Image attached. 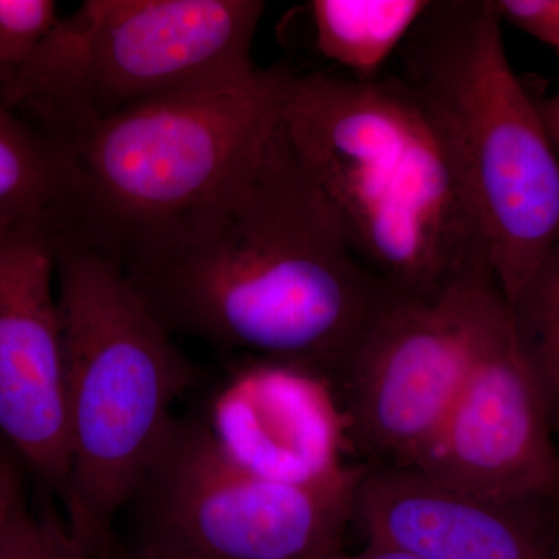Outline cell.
Instances as JSON below:
<instances>
[{"instance_id": "obj_19", "label": "cell", "mask_w": 559, "mask_h": 559, "mask_svg": "<svg viewBox=\"0 0 559 559\" xmlns=\"http://www.w3.org/2000/svg\"><path fill=\"white\" fill-rule=\"evenodd\" d=\"M500 21L509 22L559 55V0H492Z\"/></svg>"}, {"instance_id": "obj_5", "label": "cell", "mask_w": 559, "mask_h": 559, "mask_svg": "<svg viewBox=\"0 0 559 559\" xmlns=\"http://www.w3.org/2000/svg\"><path fill=\"white\" fill-rule=\"evenodd\" d=\"M500 24L492 0L430 2L399 55L450 140L511 301L559 242V156Z\"/></svg>"}, {"instance_id": "obj_11", "label": "cell", "mask_w": 559, "mask_h": 559, "mask_svg": "<svg viewBox=\"0 0 559 559\" xmlns=\"http://www.w3.org/2000/svg\"><path fill=\"white\" fill-rule=\"evenodd\" d=\"M213 443L241 469L289 487L347 479L348 419L329 374L249 358L198 412Z\"/></svg>"}, {"instance_id": "obj_15", "label": "cell", "mask_w": 559, "mask_h": 559, "mask_svg": "<svg viewBox=\"0 0 559 559\" xmlns=\"http://www.w3.org/2000/svg\"><path fill=\"white\" fill-rule=\"evenodd\" d=\"M64 200L60 151L0 98V229L38 223L58 231Z\"/></svg>"}, {"instance_id": "obj_8", "label": "cell", "mask_w": 559, "mask_h": 559, "mask_svg": "<svg viewBox=\"0 0 559 559\" xmlns=\"http://www.w3.org/2000/svg\"><path fill=\"white\" fill-rule=\"evenodd\" d=\"M406 468L485 499L558 506V441L510 307L440 428Z\"/></svg>"}, {"instance_id": "obj_24", "label": "cell", "mask_w": 559, "mask_h": 559, "mask_svg": "<svg viewBox=\"0 0 559 559\" xmlns=\"http://www.w3.org/2000/svg\"><path fill=\"white\" fill-rule=\"evenodd\" d=\"M558 509H559V500H558Z\"/></svg>"}, {"instance_id": "obj_18", "label": "cell", "mask_w": 559, "mask_h": 559, "mask_svg": "<svg viewBox=\"0 0 559 559\" xmlns=\"http://www.w3.org/2000/svg\"><path fill=\"white\" fill-rule=\"evenodd\" d=\"M0 559H97L72 535L64 520L27 507L0 540Z\"/></svg>"}, {"instance_id": "obj_7", "label": "cell", "mask_w": 559, "mask_h": 559, "mask_svg": "<svg viewBox=\"0 0 559 559\" xmlns=\"http://www.w3.org/2000/svg\"><path fill=\"white\" fill-rule=\"evenodd\" d=\"M509 307L489 271L426 299L389 294L333 377L349 437L377 463L409 466Z\"/></svg>"}, {"instance_id": "obj_9", "label": "cell", "mask_w": 559, "mask_h": 559, "mask_svg": "<svg viewBox=\"0 0 559 559\" xmlns=\"http://www.w3.org/2000/svg\"><path fill=\"white\" fill-rule=\"evenodd\" d=\"M264 9L260 0H100L94 39L97 119L246 83L260 69L252 46Z\"/></svg>"}, {"instance_id": "obj_14", "label": "cell", "mask_w": 559, "mask_h": 559, "mask_svg": "<svg viewBox=\"0 0 559 559\" xmlns=\"http://www.w3.org/2000/svg\"><path fill=\"white\" fill-rule=\"evenodd\" d=\"M429 0H314L316 47L341 72L359 80L380 76L403 46Z\"/></svg>"}, {"instance_id": "obj_2", "label": "cell", "mask_w": 559, "mask_h": 559, "mask_svg": "<svg viewBox=\"0 0 559 559\" xmlns=\"http://www.w3.org/2000/svg\"><path fill=\"white\" fill-rule=\"evenodd\" d=\"M280 123L390 294L426 299L492 272L450 140L403 76L296 73Z\"/></svg>"}, {"instance_id": "obj_3", "label": "cell", "mask_w": 559, "mask_h": 559, "mask_svg": "<svg viewBox=\"0 0 559 559\" xmlns=\"http://www.w3.org/2000/svg\"><path fill=\"white\" fill-rule=\"evenodd\" d=\"M296 73L142 103L84 124L57 145L66 200L58 238L130 271L189 240L259 167Z\"/></svg>"}, {"instance_id": "obj_21", "label": "cell", "mask_w": 559, "mask_h": 559, "mask_svg": "<svg viewBox=\"0 0 559 559\" xmlns=\"http://www.w3.org/2000/svg\"><path fill=\"white\" fill-rule=\"evenodd\" d=\"M538 108L551 145L559 156V91L551 97L538 102Z\"/></svg>"}, {"instance_id": "obj_13", "label": "cell", "mask_w": 559, "mask_h": 559, "mask_svg": "<svg viewBox=\"0 0 559 559\" xmlns=\"http://www.w3.org/2000/svg\"><path fill=\"white\" fill-rule=\"evenodd\" d=\"M100 0H86L60 17L38 50L10 80L0 98L55 146L97 119L94 39Z\"/></svg>"}, {"instance_id": "obj_16", "label": "cell", "mask_w": 559, "mask_h": 559, "mask_svg": "<svg viewBox=\"0 0 559 559\" xmlns=\"http://www.w3.org/2000/svg\"><path fill=\"white\" fill-rule=\"evenodd\" d=\"M509 304L559 447V242Z\"/></svg>"}, {"instance_id": "obj_23", "label": "cell", "mask_w": 559, "mask_h": 559, "mask_svg": "<svg viewBox=\"0 0 559 559\" xmlns=\"http://www.w3.org/2000/svg\"><path fill=\"white\" fill-rule=\"evenodd\" d=\"M110 559H167L160 557H153V555L140 554V551L123 549L117 544L116 551H114Z\"/></svg>"}, {"instance_id": "obj_17", "label": "cell", "mask_w": 559, "mask_h": 559, "mask_svg": "<svg viewBox=\"0 0 559 559\" xmlns=\"http://www.w3.org/2000/svg\"><path fill=\"white\" fill-rule=\"evenodd\" d=\"M58 20L51 0H0V84L27 64Z\"/></svg>"}, {"instance_id": "obj_6", "label": "cell", "mask_w": 559, "mask_h": 559, "mask_svg": "<svg viewBox=\"0 0 559 559\" xmlns=\"http://www.w3.org/2000/svg\"><path fill=\"white\" fill-rule=\"evenodd\" d=\"M364 468L326 487L275 484L231 463L198 412L176 417L121 511L127 549L167 559L329 558L342 550Z\"/></svg>"}, {"instance_id": "obj_10", "label": "cell", "mask_w": 559, "mask_h": 559, "mask_svg": "<svg viewBox=\"0 0 559 559\" xmlns=\"http://www.w3.org/2000/svg\"><path fill=\"white\" fill-rule=\"evenodd\" d=\"M57 280V230L0 229V433L33 479L68 498L70 455L64 344Z\"/></svg>"}, {"instance_id": "obj_22", "label": "cell", "mask_w": 559, "mask_h": 559, "mask_svg": "<svg viewBox=\"0 0 559 559\" xmlns=\"http://www.w3.org/2000/svg\"><path fill=\"white\" fill-rule=\"evenodd\" d=\"M325 559H418L412 557V555L403 554V551L385 549V547L369 546L366 544L362 550L356 551V554H347V551L341 550L337 554L331 555Z\"/></svg>"}, {"instance_id": "obj_4", "label": "cell", "mask_w": 559, "mask_h": 559, "mask_svg": "<svg viewBox=\"0 0 559 559\" xmlns=\"http://www.w3.org/2000/svg\"><path fill=\"white\" fill-rule=\"evenodd\" d=\"M70 455L66 524L97 559L170 433L198 370L119 264L57 238Z\"/></svg>"}, {"instance_id": "obj_12", "label": "cell", "mask_w": 559, "mask_h": 559, "mask_svg": "<svg viewBox=\"0 0 559 559\" xmlns=\"http://www.w3.org/2000/svg\"><path fill=\"white\" fill-rule=\"evenodd\" d=\"M353 509L369 546L418 559H559L555 503L485 499L406 466H366Z\"/></svg>"}, {"instance_id": "obj_20", "label": "cell", "mask_w": 559, "mask_h": 559, "mask_svg": "<svg viewBox=\"0 0 559 559\" xmlns=\"http://www.w3.org/2000/svg\"><path fill=\"white\" fill-rule=\"evenodd\" d=\"M32 471L20 451L0 433V540L28 507Z\"/></svg>"}, {"instance_id": "obj_1", "label": "cell", "mask_w": 559, "mask_h": 559, "mask_svg": "<svg viewBox=\"0 0 559 559\" xmlns=\"http://www.w3.org/2000/svg\"><path fill=\"white\" fill-rule=\"evenodd\" d=\"M171 334L333 378L388 299L282 123L229 204L124 271Z\"/></svg>"}]
</instances>
